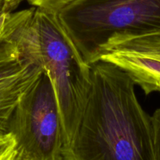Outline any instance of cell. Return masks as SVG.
Here are the masks:
<instances>
[{
  "mask_svg": "<svg viewBox=\"0 0 160 160\" xmlns=\"http://www.w3.org/2000/svg\"><path fill=\"white\" fill-rule=\"evenodd\" d=\"M91 65V88L76 131L64 145L63 160H155L152 118L119 67Z\"/></svg>",
  "mask_w": 160,
  "mask_h": 160,
  "instance_id": "1",
  "label": "cell"
},
{
  "mask_svg": "<svg viewBox=\"0 0 160 160\" xmlns=\"http://www.w3.org/2000/svg\"><path fill=\"white\" fill-rule=\"evenodd\" d=\"M19 56L39 66L50 78L64 129V145L79 124L91 88V65L80 52L59 15L35 7L7 39ZM64 147V146H63Z\"/></svg>",
  "mask_w": 160,
  "mask_h": 160,
  "instance_id": "2",
  "label": "cell"
},
{
  "mask_svg": "<svg viewBox=\"0 0 160 160\" xmlns=\"http://www.w3.org/2000/svg\"><path fill=\"white\" fill-rule=\"evenodd\" d=\"M58 15L89 64L113 42L160 34V0H86Z\"/></svg>",
  "mask_w": 160,
  "mask_h": 160,
  "instance_id": "3",
  "label": "cell"
},
{
  "mask_svg": "<svg viewBox=\"0 0 160 160\" xmlns=\"http://www.w3.org/2000/svg\"><path fill=\"white\" fill-rule=\"evenodd\" d=\"M9 132L16 138L19 160H63L64 129L50 78L42 70L17 104Z\"/></svg>",
  "mask_w": 160,
  "mask_h": 160,
  "instance_id": "4",
  "label": "cell"
},
{
  "mask_svg": "<svg viewBox=\"0 0 160 160\" xmlns=\"http://www.w3.org/2000/svg\"><path fill=\"white\" fill-rule=\"evenodd\" d=\"M97 61L119 67L145 95L160 92V34L113 42L102 48Z\"/></svg>",
  "mask_w": 160,
  "mask_h": 160,
  "instance_id": "5",
  "label": "cell"
},
{
  "mask_svg": "<svg viewBox=\"0 0 160 160\" xmlns=\"http://www.w3.org/2000/svg\"><path fill=\"white\" fill-rule=\"evenodd\" d=\"M42 70L19 56L6 41L0 45V134L9 132L13 113Z\"/></svg>",
  "mask_w": 160,
  "mask_h": 160,
  "instance_id": "6",
  "label": "cell"
},
{
  "mask_svg": "<svg viewBox=\"0 0 160 160\" xmlns=\"http://www.w3.org/2000/svg\"><path fill=\"white\" fill-rule=\"evenodd\" d=\"M35 7L20 11H0V45L30 17Z\"/></svg>",
  "mask_w": 160,
  "mask_h": 160,
  "instance_id": "7",
  "label": "cell"
},
{
  "mask_svg": "<svg viewBox=\"0 0 160 160\" xmlns=\"http://www.w3.org/2000/svg\"><path fill=\"white\" fill-rule=\"evenodd\" d=\"M34 7L40 8L54 13L59 14L63 11L84 2L86 0H26Z\"/></svg>",
  "mask_w": 160,
  "mask_h": 160,
  "instance_id": "8",
  "label": "cell"
},
{
  "mask_svg": "<svg viewBox=\"0 0 160 160\" xmlns=\"http://www.w3.org/2000/svg\"><path fill=\"white\" fill-rule=\"evenodd\" d=\"M17 142L10 132L0 134V160H12L16 155Z\"/></svg>",
  "mask_w": 160,
  "mask_h": 160,
  "instance_id": "9",
  "label": "cell"
},
{
  "mask_svg": "<svg viewBox=\"0 0 160 160\" xmlns=\"http://www.w3.org/2000/svg\"><path fill=\"white\" fill-rule=\"evenodd\" d=\"M152 118L153 149L155 160H160V108L154 112Z\"/></svg>",
  "mask_w": 160,
  "mask_h": 160,
  "instance_id": "10",
  "label": "cell"
},
{
  "mask_svg": "<svg viewBox=\"0 0 160 160\" xmlns=\"http://www.w3.org/2000/svg\"><path fill=\"white\" fill-rule=\"evenodd\" d=\"M24 0H0V11H14Z\"/></svg>",
  "mask_w": 160,
  "mask_h": 160,
  "instance_id": "11",
  "label": "cell"
},
{
  "mask_svg": "<svg viewBox=\"0 0 160 160\" xmlns=\"http://www.w3.org/2000/svg\"><path fill=\"white\" fill-rule=\"evenodd\" d=\"M12 160H19V159H17V158H15V156H14V158H13V159Z\"/></svg>",
  "mask_w": 160,
  "mask_h": 160,
  "instance_id": "12",
  "label": "cell"
}]
</instances>
